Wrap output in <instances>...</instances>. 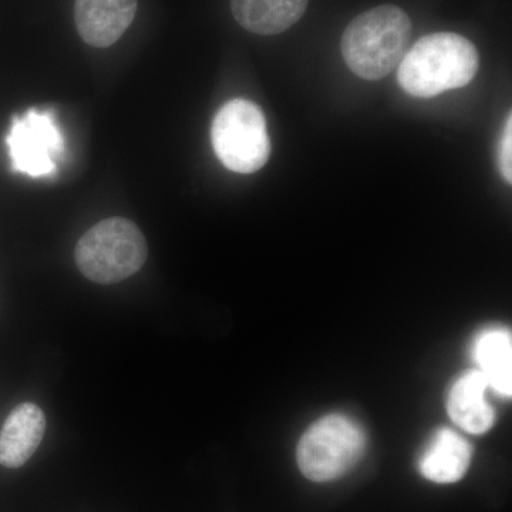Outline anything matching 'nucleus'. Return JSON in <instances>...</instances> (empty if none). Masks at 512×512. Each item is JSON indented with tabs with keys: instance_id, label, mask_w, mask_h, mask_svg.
Returning a JSON list of instances; mask_svg holds the SVG:
<instances>
[{
	"instance_id": "f257e3e1",
	"label": "nucleus",
	"mask_w": 512,
	"mask_h": 512,
	"mask_svg": "<svg viewBox=\"0 0 512 512\" xmlns=\"http://www.w3.org/2000/svg\"><path fill=\"white\" fill-rule=\"evenodd\" d=\"M480 67L476 46L457 33L421 37L399 64L400 87L413 97L430 99L473 82Z\"/></svg>"
},
{
	"instance_id": "f03ea898",
	"label": "nucleus",
	"mask_w": 512,
	"mask_h": 512,
	"mask_svg": "<svg viewBox=\"0 0 512 512\" xmlns=\"http://www.w3.org/2000/svg\"><path fill=\"white\" fill-rule=\"evenodd\" d=\"M412 32V20L397 6L367 10L343 33V59L356 76L382 80L402 62Z\"/></svg>"
},
{
	"instance_id": "7ed1b4c3",
	"label": "nucleus",
	"mask_w": 512,
	"mask_h": 512,
	"mask_svg": "<svg viewBox=\"0 0 512 512\" xmlns=\"http://www.w3.org/2000/svg\"><path fill=\"white\" fill-rule=\"evenodd\" d=\"M146 238L133 221L113 217L90 228L77 242V268L96 284H117L143 268Z\"/></svg>"
},
{
	"instance_id": "20e7f679",
	"label": "nucleus",
	"mask_w": 512,
	"mask_h": 512,
	"mask_svg": "<svg viewBox=\"0 0 512 512\" xmlns=\"http://www.w3.org/2000/svg\"><path fill=\"white\" fill-rule=\"evenodd\" d=\"M365 448L366 434L356 421L342 414H330L303 434L296 460L303 476L326 483L352 470Z\"/></svg>"
},
{
	"instance_id": "39448f33",
	"label": "nucleus",
	"mask_w": 512,
	"mask_h": 512,
	"mask_svg": "<svg viewBox=\"0 0 512 512\" xmlns=\"http://www.w3.org/2000/svg\"><path fill=\"white\" fill-rule=\"evenodd\" d=\"M211 143L218 160L234 173L254 174L271 156L264 113L245 99L221 107L212 121Z\"/></svg>"
},
{
	"instance_id": "423d86ee",
	"label": "nucleus",
	"mask_w": 512,
	"mask_h": 512,
	"mask_svg": "<svg viewBox=\"0 0 512 512\" xmlns=\"http://www.w3.org/2000/svg\"><path fill=\"white\" fill-rule=\"evenodd\" d=\"M6 144L13 171L33 178L55 174L64 151V137L55 116L37 109L13 119Z\"/></svg>"
},
{
	"instance_id": "0eeeda50",
	"label": "nucleus",
	"mask_w": 512,
	"mask_h": 512,
	"mask_svg": "<svg viewBox=\"0 0 512 512\" xmlns=\"http://www.w3.org/2000/svg\"><path fill=\"white\" fill-rule=\"evenodd\" d=\"M137 8L138 0H76L77 32L87 45L106 49L130 28Z\"/></svg>"
},
{
	"instance_id": "6e6552de",
	"label": "nucleus",
	"mask_w": 512,
	"mask_h": 512,
	"mask_svg": "<svg viewBox=\"0 0 512 512\" xmlns=\"http://www.w3.org/2000/svg\"><path fill=\"white\" fill-rule=\"evenodd\" d=\"M46 431V416L35 403H22L10 412L0 430V464L25 466L35 454Z\"/></svg>"
},
{
	"instance_id": "1a4fd4ad",
	"label": "nucleus",
	"mask_w": 512,
	"mask_h": 512,
	"mask_svg": "<svg viewBox=\"0 0 512 512\" xmlns=\"http://www.w3.org/2000/svg\"><path fill=\"white\" fill-rule=\"evenodd\" d=\"M488 389L487 380L477 369L464 373L451 386L447 412L460 429L483 434L494 426L495 412L487 400Z\"/></svg>"
},
{
	"instance_id": "9d476101",
	"label": "nucleus",
	"mask_w": 512,
	"mask_h": 512,
	"mask_svg": "<svg viewBox=\"0 0 512 512\" xmlns=\"http://www.w3.org/2000/svg\"><path fill=\"white\" fill-rule=\"evenodd\" d=\"M471 457L473 448L463 436L454 430L441 429L421 454L419 470L433 483H457L466 476Z\"/></svg>"
},
{
	"instance_id": "9b49d317",
	"label": "nucleus",
	"mask_w": 512,
	"mask_h": 512,
	"mask_svg": "<svg viewBox=\"0 0 512 512\" xmlns=\"http://www.w3.org/2000/svg\"><path fill=\"white\" fill-rule=\"evenodd\" d=\"M309 0H231L232 15L255 35H279L302 18Z\"/></svg>"
},
{
	"instance_id": "f8f14e48",
	"label": "nucleus",
	"mask_w": 512,
	"mask_h": 512,
	"mask_svg": "<svg viewBox=\"0 0 512 512\" xmlns=\"http://www.w3.org/2000/svg\"><path fill=\"white\" fill-rule=\"evenodd\" d=\"M473 357L490 389L511 396L512 393V338L507 329L484 330L474 340Z\"/></svg>"
},
{
	"instance_id": "ddd939ff",
	"label": "nucleus",
	"mask_w": 512,
	"mask_h": 512,
	"mask_svg": "<svg viewBox=\"0 0 512 512\" xmlns=\"http://www.w3.org/2000/svg\"><path fill=\"white\" fill-rule=\"evenodd\" d=\"M498 164L504 180L512 183V116L508 114L505 120L503 136L500 140V151H498Z\"/></svg>"
}]
</instances>
